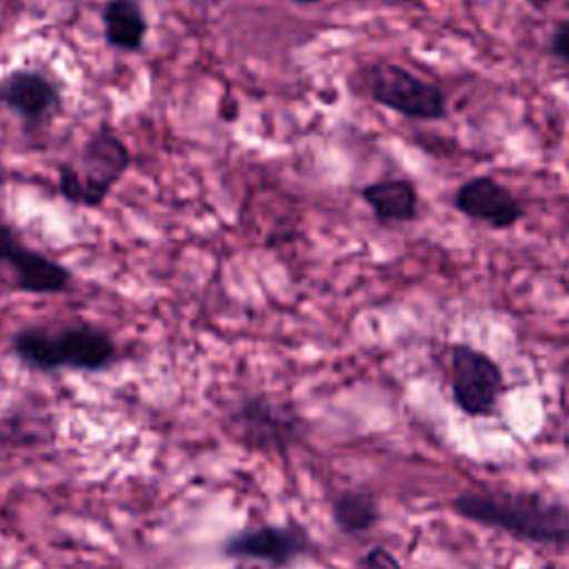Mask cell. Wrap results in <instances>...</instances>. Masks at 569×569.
Here are the masks:
<instances>
[{
  "label": "cell",
  "mask_w": 569,
  "mask_h": 569,
  "mask_svg": "<svg viewBox=\"0 0 569 569\" xmlns=\"http://www.w3.org/2000/svg\"><path fill=\"white\" fill-rule=\"evenodd\" d=\"M458 516L507 531L516 538L569 547V509L533 493L465 491L451 500Z\"/></svg>",
  "instance_id": "6da1fadb"
},
{
  "label": "cell",
  "mask_w": 569,
  "mask_h": 569,
  "mask_svg": "<svg viewBox=\"0 0 569 569\" xmlns=\"http://www.w3.org/2000/svg\"><path fill=\"white\" fill-rule=\"evenodd\" d=\"M11 347L24 365L38 371H56L62 367L100 371L116 358L111 336L91 325H73L58 331L24 327L13 336Z\"/></svg>",
  "instance_id": "7a4b0ae2"
},
{
  "label": "cell",
  "mask_w": 569,
  "mask_h": 569,
  "mask_svg": "<svg viewBox=\"0 0 569 569\" xmlns=\"http://www.w3.org/2000/svg\"><path fill=\"white\" fill-rule=\"evenodd\" d=\"M129 164L131 153L127 144L116 133L100 129L84 142L78 167H58V191L73 204L100 207Z\"/></svg>",
  "instance_id": "3957f363"
},
{
  "label": "cell",
  "mask_w": 569,
  "mask_h": 569,
  "mask_svg": "<svg viewBox=\"0 0 569 569\" xmlns=\"http://www.w3.org/2000/svg\"><path fill=\"white\" fill-rule=\"evenodd\" d=\"M371 98L413 120H442L447 116L445 91L393 62H378L369 71Z\"/></svg>",
  "instance_id": "277c9868"
},
{
  "label": "cell",
  "mask_w": 569,
  "mask_h": 569,
  "mask_svg": "<svg viewBox=\"0 0 569 569\" xmlns=\"http://www.w3.org/2000/svg\"><path fill=\"white\" fill-rule=\"evenodd\" d=\"M231 425L242 445L271 453H284L305 433L302 420L291 409L264 396L242 398L231 413Z\"/></svg>",
  "instance_id": "5b68a950"
},
{
  "label": "cell",
  "mask_w": 569,
  "mask_h": 569,
  "mask_svg": "<svg viewBox=\"0 0 569 569\" xmlns=\"http://www.w3.org/2000/svg\"><path fill=\"white\" fill-rule=\"evenodd\" d=\"M500 391L502 371L485 351L462 342L451 347V396L458 409L469 416H487Z\"/></svg>",
  "instance_id": "8992f818"
},
{
  "label": "cell",
  "mask_w": 569,
  "mask_h": 569,
  "mask_svg": "<svg viewBox=\"0 0 569 569\" xmlns=\"http://www.w3.org/2000/svg\"><path fill=\"white\" fill-rule=\"evenodd\" d=\"M313 542L309 533L296 525H262L238 531L222 542V551L229 558L262 560L273 567H287L293 560L307 556Z\"/></svg>",
  "instance_id": "52a82bcc"
},
{
  "label": "cell",
  "mask_w": 569,
  "mask_h": 569,
  "mask_svg": "<svg viewBox=\"0 0 569 569\" xmlns=\"http://www.w3.org/2000/svg\"><path fill=\"white\" fill-rule=\"evenodd\" d=\"M0 262L13 269L16 287L27 293H60L71 282V271L64 264L22 244L7 224H0Z\"/></svg>",
  "instance_id": "ba28073f"
},
{
  "label": "cell",
  "mask_w": 569,
  "mask_h": 569,
  "mask_svg": "<svg viewBox=\"0 0 569 569\" xmlns=\"http://www.w3.org/2000/svg\"><path fill=\"white\" fill-rule=\"evenodd\" d=\"M453 207L471 220L487 222L493 229H509L525 216L522 202L498 180L476 176L458 187Z\"/></svg>",
  "instance_id": "9c48e42d"
},
{
  "label": "cell",
  "mask_w": 569,
  "mask_h": 569,
  "mask_svg": "<svg viewBox=\"0 0 569 569\" xmlns=\"http://www.w3.org/2000/svg\"><path fill=\"white\" fill-rule=\"evenodd\" d=\"M58 89L38 71H11L0 80V102L27 122H40L58 104Z\"/></svg>",
  "instance_id": "30bf717a"
},
{
  "label": "cell",
  "mask_w": 569,
  "mask_h": 569,
  "mask_svg": "<svg viewBox=\"0 0 569 569\" xmlns=\"http://www.w3.org/2000/svg\"><path fill=\"white\" fill-rule=\"evenodd\" d=\"M360 198L369 204L378 224L411 222L418 216V191L402 178L369 182L360 189Z\"/></svg>",
  "instance_id": "8fae6325"
},
{
  "label": "cell",
  "mask_w": 569,
  "mask_h": 569,
  "mask_svg": "<svg viewBox=\"0 0 569 569\" xmlns=\"http://www.w3.org/2000/svg\"><path fill=\"white\" fill-rule=\"evenodd\" d=\"M104 38L122 51H138L147 36V18L138 0H107L102 9Z\"/></svg>",
  "instance_id": "7c38bea8"
},
{
  "label": "cell",
  "mask_w": 569,
  "mask_h": 569,
  "mask_svg": "<svg viewBox=\"0 0 569 569\" xmlns=\"http://www.w3.org/2000/svg\"><path fill=\"white\" fill-rule=\"evenodd\" d=\"M331 516L342 533L360 536L378 522V505L369 493L349 489L333 500Z\"/></svg>",
  "instance_id": "4fadbf2b"
},
{
  "label": "cell",
  "mask_w": 569,
  "mask_h": 569,
  "mask_svg": "<svg viewBox=\"0 0 569 569\" xmlns=\"http://www.w3.org/2000/svg\"><path fill=\"white\" fill-rule=\"evenodd\" d=\"M549 49L556 58L569 64V22H558L551 38H549Z\"/></svg>",
  "instance_id": "5bb4252c"
},
{
  "label": "cell",
  "mask_w": 569,
  "mask_h": 569,
  "mask_svg": "<svg viewBox=\"0 0 569 569\" xmlns=\"http://www.w3.org/2000/svg\"><path fill=\"white\" fill-rule=\"evenodd\" d=\"M362 569H402L400 562L382 547H373L362 558Z\"/></svg>",
  "instance_id": "9a60e30c"
},
{
  "label": "cell",
  "mask_w": 569,
  "mask_h": 569,
  "mask_svg": "<svg viewBox=\"0 0 569 569\" xmlns=\"http://www.w3.org/2000/svg\"><path fill=\"white\" fill-rule=\"evenodd\" d=\"M291 2H302V4H311V2H320V0H291Z\"/></svg>",
  "instance_id": "2e32d148"
},
{
  "label": "cell",
  "mask_w": 569,
  "mask_h": 569,
  "mask_svg": "<svg viewBox=\"0 0 569 569\" xmlns=\"http://www.w3.org/2000/svg\"><path fill=\"white\" fill-rule=\"evenodd\" d=\"M0 569H4V567H0Z\"/></svg>",
  "instance_id": "e0dca14e"
}]
</instances>
